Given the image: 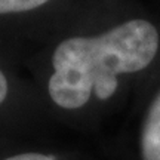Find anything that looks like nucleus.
I'll use <instances>...</instances> for the list:
<instances>
[{
  "label": "nucleus",
  "instance_id": "obj_1",
  "mask_svg": "<svg viewBox=\"0 0 160 160\" xmlns=\"http://www.w3.org/2000/svg\"><path fill=\"white\" fill-rule=\"evenodd\" d=\"M159 49L153 24L132 19L95 37H71L53 52V74L48 91L61 108L83 107L93 92L108 99L117 91V76L145 68Z\"/></svg>",
  "mask_w": 160,
  "mask_h": 160
},
{
  "label": "nucleus",
  "instance_id": "obj_2",
  "mask_svg": "<svg viewBox=\"0 0 160 160\" xmlns=\"http://www.w3.org/2000/svg\"><path fill=\"white\" fill-rule=\"evenodd\" d=\"M142 160H160V92L147 110L141 129Z\"/></svg>",
  "mask_w": 160,
  "mask_h": 160
},
{
  "label": "nucleus",
  "instance_id": "obj_3",
  "mask_svg": "<svg viewBox=\"0 0 160 160\" xmlns=\"http://www.w3.org/2000/svg\"><path fill=\"white\" fill-rule=\"evenodd\" d=\"M48 2L49 0H0V13L31 11Z\"/></svg>",
  "mask_w": 160,
  "mask_h": 160
},
{
  "label": "nucleus",
  "instance_id": "obj_4",
  "mask_svg": "<svg viewBox=\"0 0 160 160\" xmlns=\"http://www.w3.org/2000/svg\"><path fill=\"white\" fill-rule=\"evenodd\" d=\"M5 160H55V159H53L52 156L39 154V153H24V154L8 157V159H5Z\"/></svg>",
  "mask_w": 160,
  "mask_h": 160
},
{
  "label": "nucleus",
  "instance_id": "obj_5",
  "mask_svg": "<svg viewBox=\"0 0 160 160\" xmlns=\"http://www.w3.org/2000/svg\"><path fill=\"white\" fill-rule=\"evenodd\" d=\"M6 95H8V80H6L5 74L0 70V104L5 101Z\"/></svg>",
  "mask_w": 160,
  "mask_h": 160
}]
</instances>
